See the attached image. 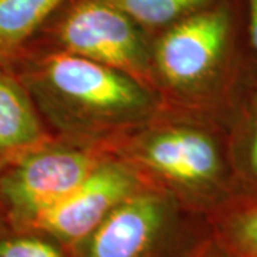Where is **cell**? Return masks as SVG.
Here are the masks:
<instances>
[{
    "label": "cell",
    "instance_id": "obj_4",
    "mask_svg": "<svg viewBox=\"0 0 257 257\" xmlns=\"http://www.w3.org/2000/svg\"><path fill=\"white\" fill-rule=\"evenodd\" d=\"M140 157L167 180L217 196L221 207L240 197L233 157L210 133L196 128L160 132L143 145Z\"/></svg>",
    "mask_w": 257,
    "mask_h": 257
},
{
    "label": "cell",
    "instance_id": "obj_9",
    "mask_svg": "<svg viewBox=\"0 0 257 257\" xmlns=\"http://www.w3.org/2000/svg\"><path fill=\"white\" fill-rule=\"evenodd\" d=\"M216 240L236 257H257V197L240 196L221 207Z\"/></svg>",
    "mask_w": 257,
    "mask_h": 257
},
{
    "label": "cell",
    "instance_id": "obj_13",
    "mask_svg": "<svg viewBox=\"0 0 257 257\" xmlns=\"http://www.w3.org/2000/svg\"><path fill=\"white\" fill-rule=\"evenodd\" d=\"M246 114L241 142L236 146L237 159L233 160L240 196L257 197V99Z\"/></svg>",
    "mask_w": 257,
    "mask_h": 257
},
{
    "label": "cell",
    "instance_id": "obj_16",
    "mask_svg": "<svg viewBox=\"0 0 257 257\" xmlns=\"http://www.w3.org/2000/svg\"><path fill=\"white\" fill-rule=\"evenodd\" d=\"M13 56H15V53L9 52L8 49H5L3 46H0V64L8 63Z\"/></svg>",
    "mask_w": 257,
    "mask_h": 257
},
{
    "label": "cell",
    "instance_id": "obj_8",
    "mask_svg": "<svg viewBox=\"0 0 257 257\" xmlns=\"http://www.w3.org/2000/svg\"><path fill=\"white\" fill-rule=\"evenodd\" d=\"M49 142L26 84L0 64V172Z\"/></svg>",
    "mask_w": 257,
    "mask_h": 257
},
{
    "label": "cell",
    "instance_id": "obj_10",
    "mask_svg": "<svg viewBox=\"0 0 257 257\" xmlns=\"http://www.w3.org/2000/svg\"><path fill=\"white\" fill-rule=\"evenodd\" d=\"M66 0H0V46L15 53Z\"/></svg>",
    "mask_w": 257,
    "mask_h": 257
},
{
    "label": "cell",
    "instance_id": "obj_15",
    "mask_svg": "<svg viewBox=\"0 0 257 257\" xmlns=\"http://www.w3.org/2000/svg\"><path fill=\"white\" fill-rule=\"evenodd\" d=\"M197 257H236L234 254H231L229 250L221 246L217 240L214 239V241H211L210 244H207V247L203 250L202 253Z\"/></svg>",
    "mask_w": 257,
    "mask_h": 257
},
{
    "label": "cell",
    "instance_id": "obj_12",
    "mask_svg": "<svg viewBox=\"0 0 257 257\" xmlns=\"http://www.w3.org/2000/svg\"><path fill=\"white\" fill-rule=\"evenodd\" d=\"M0 257H66L42 231L12 224L5 217L0 224Z\"/></svg>",
    "mask_w": 257,
    "mask_h": 257
},
{
    "label": "cell",
    "instance_id": "obj_3",
    "mask_svg": "<svg viewBox=\"0 0 257 257\" xmlns=\"http://www.w3.org/2000/svg\"><path fill=\"white\" fill-rule=\"evenodd\" d=\"M99 165L97 159L76 149L49 142L0 172L3 216L28 227L42 213L73 193Z\"/></svg>",
    "mask_w": 257,
    "mask_h": 257
},
{
    "label": "cell",
    "instance_id": "obj_7",
    "mask_svg": "<svg viewBox=\"0 0 257 257\" xmlns=\"http://www.w3.org/2000/svg\"><path fill=\"white\" fill-rule=\"evenodd\" d=\"M170 203L138 190L116 206L87 237V257H147L170 220Z\"/></svg>",
    "mask_w": 257,
    "mask_h": 257
},
{
    "label": "cell",
    "instance_id": "obj_6",
    "mask_svg": "<svg viewBox=\"0 0 257 257\" xmlns=\"http://www.w3.org/2000/svg\"><path fill=\"white\" fill-rule=\"evenodd\" d=\"M138 190V179L128 167L99 163L73 193L42 213L26 229L76 244L87 239L116 206Z\"/></svg>",
    "mask_w": 257,
    "mask_h": 257
},
{
    "label": "cell",
    "instance_id": "obj_17",
    "mask_svg": "<svg viewBox=\"0 0 257 257\" xmlns=\"http://www.w3.org/2000/svg\"><path fill=\"white\" fill-rule=\"evenodd\" d=\"M0 214H3V207H2V202H0Z\"/></svg>",
    "mask_w": 257,
    "mask_h": 257
},
{
    "label": "cell",
    "instance_id": "obj_14",
    "mask_svg": "<svg viewBox=\"0 0 257 257\" xmlns=\"http://www.w3.org/2000/svg\"><path fill=\"white\" fill-rule=\"evenodd\" d=\"M243 10L248 47L257 64V0H243Z\"/></svg>",
    "mask_w": 257,
    "mask_h": 257
},
{
    "label": "cell",
    "instance_id": "obj_5",
    "mask_svg": "<svg viewBox=\"0 0 257 257\" xmlns=\"http://www.w3.org/2000/svg\"><path fill=\"white\" fill-rule=\"evenodd\" d=\"M63 50L110 66L138 79L145 73L139 25L109 0H77L56 30Z\"/></svg>",
    "mask_w": 257,
    "mask_h": 257
},
{
    "label": "cell",
    "instance_id": "obj_11",
    "mask_svg": "<svg viewBox=\"0 0 257 257\" xmlns=\"http://www.w3.org/2000/svg\"><path fill=\"white\" fill-rule=\"evenodd\" d=\"M139 26L163 28L220 0H109Z\"/></svg>",
    "mask_w": 257,
    "mask_h": 257
},
{
    "label": "cell",
    "instance_id": "obj_1",
    "mask_svg": "<svg viewBox=\"0 0 257 257\" xmlns=\"http://www.w3.org/2000/svg\"><path fill=\"white\" fill-rule=\"evenodd\" d=\"M22 80L55 116L69 107L104 119H127L150 106L149 93L138 79L66 50L39 59Z\"/></svg>",
    "mask_w": 257,
    "mask_h": 257
},
{
    "label": "cell",
    "instance_id": "obj_2",
    "mask_svg": "<svg viewBox=\"0 0 257 257\" xmlns=\"http://www.w3.org/2000/svg\"><path fill=\"white\" fill-rule=\"evenodd\" d=\"M234 0H220L170 25L156 47V64L165 80L199 86L224 80L234 87L237 16Z\"/></svg>",
    "mask_w": 257,
    "mask_h": 257
}]
</instances>
